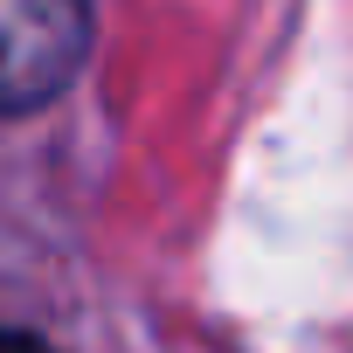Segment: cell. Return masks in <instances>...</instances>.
Masks as SVG:
<instances>
[{"label":"cell","instance_id":"6da1fadb","mask_svg":"<svg viewBox=\"0 0 353 353\" xmlns=\"http://www.w3.org/2000/svg\"><path fill=\"white\" fill-rule=\"evenodd\" d=\"M97 0H0V118L70 90L90 56Z\"/></svg>","mask_w":353,"mask_h":353},{"label":"cell","instance_id":"7a4b0ae2","mask_svg":"<svg viewBox=\"0 0 353 353\" xmlns=\"http://www.w3.org/2000/svg\"><path fill=\"white\" fill-rule=\"evenodd\" d=\"M0 353H56V346L35 339V332H8V325H0Z\"/></svg>","mask_w":353,"mask_h":353}]
</instances>
